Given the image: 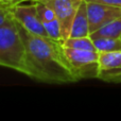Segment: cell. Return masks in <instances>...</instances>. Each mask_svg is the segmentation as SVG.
<instances>
[{"instance_id":"16","label":"cell","mask_w":121,"mask_h":121,"mask_svg":"<svg viewBox=\"0 0 121 121\" xmlns=\"http://www.w3.org/2000/svg\"><path fill=\"white\" fill-rule=\"evenodd\" d=\"M87 2H98V3L108 4V5L121 8V0H85Z\"/></svg>"},{"instance_id":"2","label":"cell","mask_w":121,"mask_h":121,"mask_svg":"<svg viewBox=\"0 0 121 121\" xmlns=\"http://www.w3.org/2000/svg\"><path fill=\"white\" fill-rule=\"evenodd\" d=\"M0 66L31 77L25 44L13 16L0 26Z\"/></svg>"},{"instance_id":"11","label":"cell","mask_w":121,"mask_h":121,"mask_svg":"<svg viewBox=\"0 0 121 121\" xmlns=\"http://www.w3.org/2000/svg\"><path fill=\"white\" fill-rule=\"evenodd\" d=\"M64 47L73 49H79V50H96V47L94 45V40L90 36L85 37H74V38H67L63 43Z\"/></svg>"},{"instance_id":"3","label":"cell","mask_w":121,"mask_h":121,"mask_svg":"<svg viewBox=\"0 0 121 121\" xmlns=\"http://www.w3.org/2000/svg\"><path fill=\"white\" fill-rule=\"evenodd\" d=\"M64 52L78 80L98 79L100 68L98 62L99 52L97 50H79L64 47Z\"/></svg>"},{"instance_id":"5","label":"cell","mask_w":121,"mask_h":121,"mask_svg":"<svg viewBox=\"0 0 121 121\" xmlns=\"http://www.w3.org/2000/svg\"><path fill=\"white\" fill-rule=\"evenodd\" d=\"M27 1H40L51 8L60 22L63 39L66 40L69 37L74 15L83 0H27Z\"/></svg>"},{"instance_id":"9","label":"cell","mask_w":121,"mask_h":121,"mask_svg":"<svg viewBox=\"0 0 121 121\" xmlns=\"http://www.w3.org/2000/svg\"><path fill=\"white\" fill-rule=\"evenodd\" d=\"M98 62L100 71L118 68L121 66V51L100 52Z\"/></svg>"},{"instance_id":"15","label":"cell","mask_w":121,"mask_h":121,"mask_svg":"<svg viewBox=\"0 0 121 121\" xmlns=\"http://www.w3.org/2000/svg\"><path fill=\"white\" fill-rule=\"evenodd\" d=\"M11 16H12V5L0 3V26Z\"/></svg>"},{"instance_id":"8","label":"cell","mask_w":121,"mask_h":121,"mask_svg":"<svg viewBox=\"0 0 121 121\" xmlns=\"http://www.w3.org/2000/svg\"><path fill=\"white\" fill-rule=\"evenodd\" d=\"M91 39L101 37H108V38H120L121 36V16L114 19L113 21L108 22L107 25L103 26L99 30L95 31L90 34Z\"/></svg>"},{"instance_id":"17","label":"cell","mask_w":121,"mask_h":121,"mask_svg":"<svg viewBox=\"0 0 121 121\" xmlns=\"http://www.w3.org/2000/svg\"><path fill=\"white\" fill-rule=\"evenodd\" d=\"M25 1H27V0H0V3L14 5V4H16V3H20V2H25Z\"/></svg>"},{"instance_id":"13","label":"cell","mask_w":121,"mask_h":121,"mask_svg":"<svg viewBox=\"0 0 121 121\" xmlns=\"http://www.w3.org/2000/svg\"><path fill=\"white\" fill-rule=\"evenodd\" d=\"M34 2H35L38 17H39L40 21H42L43 23L56 19L54 12H53V11L51 10V8H49L47 4H45L44 2H40V1H34Z\"/></svg>"},{"instance_id":"14","label":"cell","mask_w":121,"mask_h":121,"mask_svg":"<svg viewBox=\"0 0 121 121\" xmlns=\"http://www.w3.org/2000/svg\"><path fill=\"white\" fill-rule=\"evenodd\" d=\"M98 79L108 83H121V66L109 70L100 71Z\"/></svg>"},{"instance_id":"7","label":"cell","mask_w":121,"mask_h":121,"mask_svg":"<svg viewBox=\"0 0 121 121\" xmlns=\"http://www.w3.org/2000/svg\"><path fill=\"white\" fill-rule=\"evenodd\" d=\"M89 22H88L87 15V4L86 1L83 0L79 5L77 13L74 15L72 25H71L69 37H85L89 36ZM68 37V38H69Z\"/></svg>"},{"instance_id":"10","label":"cell","mask_w":121,"mask_h":121,"mask_svg":"<svg viewBox=\"0 0 121 121\" xmlns=\"http://www.w3.org/2000/svg\"><path fill=\"white\" fill-rule=\"evenodd\" d=\"M94 45L96 50L100 52H111V51H121V39L120 38H108L101 37L96 38Z\"/></svg>"},{"instance_id":"12","label":"cell","mask_w":121,"mask_h":121,"mask_svg":"<svg viewBox=\"0 0 121 121\" xmlns=\"http://www.w3.org/2000/svg\"><path fill=\"white\" fill-rule=\"evenodd\" d=\"M43 25H44L45 30H46L49 38L55 40V42H59V43H60V44L64 43L63 35H62V31H60V22H59L57 19L48 21V22H44Z\"/></svg>"},{"instance_id":"4","label":"cell","mask_w":121,"mask_h":121,"mask_svg":"<svg viewBox=\"0 0 121 121\" xmlns=\"http://www.w3.org/2000/svg\"><path fill=\"white\" fill-rule=\"evenodd\" d=\"M32 2V3L23 4L20 2V3H16L12 5V16L21 27L25 28L30 33L42 36V37L49 38L44 25L38 17L35 2Z\"/></svg>"},{"instance_id":"18","label":"cell","mask_w":121,"mask_h":121,"mask_svg":"<svg viewBox=\"0 0 121 121\" xmlns=\"http://www.w3.org/2000/svg\"><path fill=\"white\" fill-rule=\"evenodd\" d=\"M120 39H121V36H120Z\"/></svg>"},{"instance_id":"6","label":"cell","mask_w":121,"mask_h":121,"mask_svg":"<svg viewBox=\"0 0 121 121\" xmlns=\"http://www.w3.org/2000/svg\"><path fill=\"white\" fill-rule=\"evenodd\" d=\"M86 4H87V15L90 34L121 16V8L98 3V2L86 1Z\"/></svg>"},{"instance_id":"1","label":"cell","mask_w":121,"mask_h":121,"mask_svg":"<svg viewBox=\"0 0 121 121\" xmlns=\"http://www.w3.org/2000/svg\"><path fill=\"white\" fill-rule=\"evenodd\" d=\"M18 30L25 44L31 79L59 84L79 81L65 55L63 44L30 33L19 23Z\"/></svg>"}]
</instances>
